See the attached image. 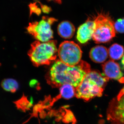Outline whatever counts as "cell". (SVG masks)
I'll return each instance as SVG.
<instances>
[{"mask_svg": "<svg viewBox=\"0 0 124 124\" xmlns=\"http://www.w3.org/2000/svg\"><path fill=\"white\" fill-rule=\"evenodd\" d=\"M91 70L90 65L83 60L76 66L70 67L58 60L46 73L45 79L53 88H60L64 84L71 85L76 88Z\"/></svg>", "mask_w": 124, "mask_h": 124, "instance_id": "1", "label": "cell"}, {"mask_svg": "<svg viewBox=\"0 0 124 124\" xmlns=\"http://www.w3.org/2000/svg\"><path fill=\"white\" fill-rule=\"evenodd\" d=\"M109 80L99 72L91 70L85 77L79 85L75 88V96L85 101L96 97H101Z\"/></svg>", "mask_w": 124, "mask_h": 124, "instance_id": "2", "label": "cell"}, {"mask_svg": "<svg viewBox=\"0 0 124 124\" xmlns=\"http://www.w3.org/2000/svg\"><path fill=\"white\" fill-rule=\"evenodd\" d=\"M57 41L51 40L46 42L36 41L31 45L28 53L31 62L35 66L49 65L55 61L58 50Z\"/></svg>", "mask_w": 124, "mask_h": 124, "instance_id": "3", "label": "cell"}, {"mask_svg": "<svg viewBox=\"0 0 124 124\" xmlns=\"http://www.w3.org/2000/svg\"><path fill=\"white\" fill-rule=\"evenodd\" d=\"M94 20L95 29L92 39L95 43L108 42L115 36L114 23L108 14L101 13Z\"/></svg>", "mask_w": 124, "mask_h": 124, "instance_id": "4", "label": "cell"}, {"mask_svg": "<svg viewBox=\"0 0 124 124\" xmlns=\"http://www.w3.org/2000/svg\"><path fill=\"white\" fill-rule=\"evenodd\" d=\"M57 21L54 18L43 16L39 22L30 23L27 31L37 41L47 42L53 38V32L51 26Z\"/></svg>", "mask_w": 124, "mask_h": 124, "instance_id": "5", "label": "cell"}, {"mask_svg": "<svg viewBox=\"0 0 124 124\" xmlns=\"http://www.w3.org/2000/svg\"><path fill=\"white\" fill-rule=\"evenodd\" d=\"M58 54L62 62L69 66L73 67L81 61L82 51L75 42L66 41L60 44Z\"/></svg>", "mask_w": 124, "mask_h": 124, "instance_id": "6", "label": "cell"}, {"mask_svg": "<svg viewBox=\"0 0 124 124\" xmlns=\"http://www.w3.org/2000/svg\"><path fill=\"white\" fill-rule=\"evenodd\" d=\"M110 124H124V93H119L111 100L107 110Z\"/></svg>", "mask_w": 124, "mask_h": 124, "instance_id": "7", "label": "cell"}, {"mask_svg": "<svg viewBox=\"0 0 124 124\" xmlns=\"http://www.w3.org/2000/svg\"><path fill=\"white\" fill-rule=\"evenodd\" d=\"M103 75L110 79L124 83V74L121 70L119 64L114 60H110L102 65Z\"/></svg>", "mask_w": 124, "mask_h": 124, "instance_id": "8", "label": "cell"}, {"mask_svg": "<svg viewBox=\"0 0 124 124\" xmlns=\"http://www.w3.org/2000/svg\"><path fill=\"white\" fill-rule=\"evenodd\" d=\"M95 29L94 20H88L78 29L77 38L81 44H85L93 38Z\"/></svg>", "mask_w": 124, "mask_h": 124, "instance_id": "9", "label": "cell"}, {"mask_svg": "<svg viewBox=\"0 0 124 124\" xmlns=\"http://www.w3.org/2000/svg\"><path fill=\"white\" fill-rule=\"evenodd\" d=\"M108 49L101 45L97 46L91 49L89 56L91 60L96 63H102L106 60L108 56Z\"/></svg>", "mask_w": 124, "mask_h": 124, "instance_id": "10", "label": "cell"}, {"mask_svg": "<svg viewBox=\"0 0 124 124\" xmlns=\"http://www.w3.org/2000/svg\"><path fill=\"white\" fill-rule=\"evenodd\" d=\"M75 28L73 24L69 21H64L60 23L58 27L59 35L65 39H70L73 37Z\"/></svg>", "mask_w": 124, "mask_h": 124, "instance_id": "11", "label": "cell"}, {"mask_svg": "<svg viewBox=\"0 0 124 124\" xmlns=\"http://www.w3.org/2000/svg\"><path fill=\"white\" fill-rule=\"evenodd\" d=\"M108 55L111 60H117L122 58L124 55L123 46L117 44L112 45L108 49Z\"/></svg>", "mask_w": 124, "mask_h": 124, "instance_id": "12", "label": "cell"}, {"mask_svg": "<svg viewBox=\"0 0 124 124\" xmlns=\"http://www.w3.org/2000/svg\"><path fill=\"white\" fill-rule=\"evenodd\" d=\"M59 91L60 94L58 96L60 98H62L64 99H69L75 94V88L70 84L63 85L60 87Z\"/></svg>", "mask_w": 124, "mask_h": 124, "instance_id": "13", "label": "cell"}, {"mask_svg": "<svg viewBox=\"0 0 124 124\" xmlns=\"http://www.w3.org/2000/svg\"><path fill=\"white\" fill-rule=\"evenodd\" d=\"M14 103L18 110L24 112L30 110V108L32 106V102L29 101L27 97L24 94L21 98L14 102Z\"/></svg>", "mask_w": 124, "mask_h": 124, "instance_id": "14", "label": "cell"}, {"mask_svg": "<svg viewBox=\"0 0 124 124\" xmlns=\"http://www.w3.org/2000/svg\"><path fill=\"white\" fill-rule=\"evenodd\" d=\"M1 86L5 91L12 93H15L19 88L18 82L15 80L11 78L5 79L2 80Z\"/></svg>", "mask_w": 124, "mask_h": 124, "instance_id": "15", "label": "cell"}, {"mask_svg": "<svg viewBox=\"0 0 124 124\" xmlns=\"http://www.w3.org/2000/svg\"><path fill=\"white\" fill-rule=\"evenodd\" d=\"M64 109L66 113L64 114L62 119L63 122L66 124L72 123V124H75L77 122V120L72 112L66 108H64Z\"/></svg>", "mask_w": 124, "mask_h": 124, "instance_id": "16", "label": "cell"}, {"mask_svg": "<svg viewBox=\"0 0 124 124\" xmlns=\"http://www.w3.org/2000/svg\"><path fill=\"white\" fill-rule=\"evenodd\" d=\"M114 27L116 32L124 33V18L119 19L114 23Z\"/></svg>", "mask_w": 124, "mask_h": 124, "instance_id": "17", "label": "cell"}, {"mask_svg": "<svg viewBox=\"0 0 124 124\" xmlns=\"http://www.w3.org/2000/svg\"><path fill=\"white\" fill-rule=\"evenodd\" d=\"M50 0L54 1L57 2V3H59V4H60V3H61V0Z\"/></svg>", "mask_w": 124, "mask_h": 124, "instance_id": "18", "label": "cell"}, {"mask_svg": "<svg viewBox=\"0 0 124 124\" xmlns=\"http://www.w3.org/2000/svg\"><path fill=\"white\" fill-rule=\"evenodd\" d=\"M121 62H122V64L123 65V67L124 68V55L123 57H122V61H121Z\"/></svg>", "mask_w": 124, "mask_h": 124, "instance_id": "19", "label": "cell"}, {"mask_svg": "<svg viewBox=\"0 0 124 124\" xmlns=\"http://www.w3.org/2000/svg\"><path fill=\"white\" fill-rule=\"evenodd\" d=\"M119 93H124V86L123 87V88L120 91Z\"/></svg>", "mask_w": 124, "mask_h": 124, "instance_id": "20", "label": "cell"}]
</instances>
